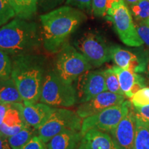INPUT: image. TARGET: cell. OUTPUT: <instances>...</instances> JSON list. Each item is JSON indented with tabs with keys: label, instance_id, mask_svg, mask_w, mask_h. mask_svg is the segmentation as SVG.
Listing matches in <instances>:
<instances>
[{
	"label": "cell",
	"instance_id": "1",
	"mask_svg": "<svg viewBox=\"0 0 149 149\" xmlns=\"http://www.w3.org/2000/svg\"><path fill=\"white\" fill-rule=\"evenodd\" d=\"M86 18L82 10L70 6L42 15L40 22L44 48L48 53H58Z\"/></svg>",
	"mask_w": 149,
	"mask_h": 149
},
{
	"label": "cell",
	"instance_id": "2",
	"mask_svg": "<svg viewBox=\"0 0 149 149\" xmlns=\"http://www.w3.org/2000/svg\"><path fill=\"white\" fill-rule=\"evenodd\" d=\"M11 77L16 84L24 102L40 101L46 72V59L34 53L11 57Z\"/></svg>",
	"mask_w": 149,
	"mask_h": 149
},
{
	"label": "cell",
	"instance_id": "3",
	"mask_svg": "<svg viewBox=\"0 0 149 149\" xmlns=\"http://www.w3.org/2000/svg\"><path fill=\"white\" fill-rule=\"evenodd\" d=\"M43 44L36 22L17 17L0 28V49L11 57L33 53Z\"/></svg>",
	"mask_w": 149,
	"mask_h": 149
},
{
	"label": "cell",
	"instance_id": "4",
	"mask_svg": "<svg viewBox=\"0 0 149 149\" xmlns=\"http://www.w3.org/2000/svg\"><path fill=\"white\" fill-rule=\"evenodd\" d=\"M40 101L53 108H70L77 103L73 84L63 81L54 70L46 72Z\"/></svg>",
	"mask_w": 149,
	"mask_h": 149
},
{
	"label": "cell",
	"instance_id": "5",
	"mask_svg": "<svg viewBox=\"0 0 149 149\" xmlns=\"http://www.w3.org/2000/svg\"><path fill=\"white\" fill-rule=\"evenodd\" d=\"M91 68L92 66L84 56L67 42L58 52L53 70L65 82L73 84Z\"/></svg>",
	"mask_w": 149,
	"mask_h": 149
},
{
	"label": "cell",
	"instance_id": "6",
	"mask_svg": "<svg viewBox=\"0 0 149 149\" xmlns=\"http://www.w3.org/2000/svg\"><path fill=\"white\" fill-rule=\"evenodd\" d=\"M106 17L113 23L124 44L132 47H138L144 44L137 33L130 10L124 0L112 6L108 10Z\"/></svg>",
	"mask_w": 149,
	"mask_h": 149
},
{
	"label": "cell",
	"instance_id": "7",
	"mask_svg": "<svg viewBox=\"0 0 149 149\" xmlns=\"http://www.w3.org/2000/svg\"><path fill=\"white\" fill-rule=\"evenodd\" d=\"M82 120L76 112L65 108H54L49 119L36 133L45 144L54 136L66 130L81 131Z\"/></svg>",
	"mask_w": 149,
	"mask_h": 149
},
{
	"label": "cell",
	"instance_id": "8",
	"mask_svg": "<svg viewBox=\"0 0 149 149\" xmlns=\"http://www.w3.org/2000/svg\"><path fill=\"white\" fill-rule=\"evenodd\" d=\"M73 45L92 66H100L111 59L110 46L97 32L88 31L83 33L74 40Z\"/></svg>",
	"mask_w": 149,
	"mask_h": 149
},
{
	"label": "cell",
	"instance_id": "9",
	"mask_svg": "<svg viewBox=\"0 0 149 149\" xmlns=\"http://www.w3.org/2000/svg\"><path fill=\"white\" fill-rule=\"evenodd\" d=\"M131 108V102L124 101L120 105L108 108L95 115L86 117L81 124V134L84 135L88 130L92 129L109 133L118 125Z\"/></svg>",
	"mask_w": 149,
	"mask_h": 149
},
{
	"label": "cell",
	"instance_id": "10",
	"mask_svg": "<svg viewBox=\"0 0 149 149\" xmlns=\"http://www.w3.org/2000/svg\"><path fill=\"white\" fill-rule=\"evenodd\" d=\"M75 81L74 86L79 104L88 102L100 93L107 91L104 70L87 71Z\"/></svg>",
	"mask_w": 149,
	"mask_h": 149
},
{
	"label": "cell",
	"instance_id": "11",
	"mask_svg": "<svg viewBox=\"0 0 149 149\" xmlns=\"http://www.w3.org/2000/svg\"><path fill=\"white\" fill-rule=\"evenodd\" d=\"M135 129L136 117L131 108L118 125L109 133L116 149H133Z\"/></svg>",
	"mask_w": 149,
	"mask_h": 149
},
{
	"label": "cell",
	"instance_id": "12",
	"mask_svg": "<svg viewBox=\"0 0 149 149\" xmlns=\"http://www.w3.org/2000/svg\"><path fill=\"white\" fill-rule=\"evenodd\" d=\"M125 101V96L104 91L89 101L80 104L76 113L81 119L92 116L104 110L120 105Z\"/></svg>",
	"mask_w": 149,
	"mask_h": 149
},
{
	"label": "cell",
	"instance_id": "13",
	"mask_svg": "<svg viewBox=\"0 0 149 149\" xmlns=\"http://www.w3.org/2000/svg\"><path fill=\"white\" fill-rule=\"evenodd\" d=\"M23 103L9 104L4 120L0 125V133L9 137L29 126L24 120Z\"/></svg>",
	"mask_w": 149,
	"mask_h": 149
},
{
	"label": "cell",
	"instance_id": "14",
	"mask_svg": "<svg viewBox=\"0 0 149 149\" xmlns=\"http://www.w3.org/2000/svg\"><path fill=\"white\" fill-rule=\"evenodd\" d=\"M110 55L117 66L123 69L138 73L144 72L146 67V62L136 54L119 46H110Z\"/></svg>",
	"mask_w": 149,
	"mask_h": 149
},
{
	"label": "cell",
	"instance_id": "15",
	"mask_svg": "<svg viewBox=\"0 0 149 149\" xmlns=\"http://www.w3.org/2000/svg\"><path fill=\"white\" fill-rule=\"evenodd\" d=\"M23 115L26 122L38 130L46 122L53 113L54 108L43 102H24Z\"/></svg>",
	"mask_w": 149,
	"mask_h": 149
},
{
	"label": "cell",
	"instance_id": "16",
	"mask_svg": "<svg viewBox=\"0 0 149 149\" xmlns=\"http://www.w3.org/2000/svg\"><path fill=\"white\" fill-rule=\"evenodd\" d=\"M113 68L117 74L120 88L126 97L131 98L135 93L145 87L144 79L139 74L117 66Z\"/></svg>",
	"mask_w": 149,
	"mask_h": 149
},
{
	"label": "cell",
	"instance_id": "17",
	"mask_svg": "<svg viewBox=\"0 0 149 149\" xmlns=\"http://www.w3.org/2000/svg\"><path fill=\"white\" fill-rule=\"evenodd\" d=\"M77 149H116V148L109 133L92 129L83 135Z\"/></svg>",
	"mask_w": 149,
	"mask_h": 149
},
{
	"label": "cell",
	"instance_id": "18",
	"mask_svg": "<svg viewBox=\"0 0 149 149\" xmlns=\"http://www.w3.org/2000/svg\"><path fill=\"white\" fill-rule=\"evenodd\" d=\"M83 135L81 131L66 130L61 132L46 143L47 149H77Z\"/></svg>",
	"mask_w": 149,
	"mask_h": 149
},
{
	"label": "cell",
	"instance_id": "19",
	"mask_svg": "<svg viewBox=\"0 0 149 149\" xmlns=\"http://www.w3.org/2000/svg\"><path fill=\"white\" fill-rule=\"evenodd\" d=\"M23 102V99L12 77L0 81V103L13 104Z\"/></svg>",
	"mask_w": 149,
	"mask_h": 149
},
{
	"label": "cell",
	"instance_id": "20",
	"mask_svg": "<svg viewBox=\"0 0 149 149\" xmlns=\"http://www.w3.org/2000/svg\"><path fill=\"white\" fill-rule=\"evenodd\" d=\"M15 13L17 17L29 20L37 10V0H7Z\"/></svg>",
	"mask_w": 149,
	"mask_h": 149
},
{
	"label": "cell",
	"instance_id": "21",
	"mask_svg": "<svg viewBox=\"0 0 149 149\" xmlns=\"http://www.w3.org/2000/svg\"><path fill=\"white\" fill-rule=\"evenodd\" d=\"M37 130L30 126H26L15 135L7 137L12 149H22L32 137L36 134Z\"/></svg>",
	"mask_w": 149,
	"mask_h": 149
},
{
	"label": "cell",
	"instance_id": "22",
	"mask_svg": "<svg viewBox=\"0 0 149 149\" xmlns=\"http://www.w3.org/2000/svg\"><path fill=\"white\" fill-rule=\"evenodd\" d=\"M133 149H149V126L137 118Z\"/></svg>",
	"mask_w": 149,
	"mask_h": 149
},
{
	"label": "cell",
	"instance_id": "23",
	"mask_svg": "<svg viewBox=\"0 0 149 149\" xmlns=\"http://www.w3.org/2000/svg\"><path fill=\"white\" fill-rule=\"evenodd\" d=\"M130 13L137 22L149 23V1L140 0L130 6Z\"/></svg>",
	"mask_w": 149,
	"mask_h": 149
},
{
	"label": "cell",
	"instance_id": "24",
	"mask_svg": "<svg viewBox=\"0 0 149 149\" xmlns=\"http://www.w3.org/2000/svg\"><path fill=\"white\" fill-rule=\"evenodd\" d=\"M104 73L107 91L115 93V94L124 95V93L122 92V89L120 88L118 77H117V74L115 73L113 68H107V69L104 70Z\"/></svg>",
	"mask_w": 149,
	"mask_h": 149
},
{
	"label": "cell",
	"instance_id": "25",
	"mask_svg": "<svg viewBox=\"0 0 149 149\" xmlns=\"http://www.w3.org/2000/svg\"><path fill=\"white\" fill-rule=\"evenodd\" d=\"M12 72V59L10 55L0 49V81L10 79Z\"/></svg>",
	"mask_w": 149,
	"mask_h": 149
},
{
	"label": "cell",
	"instance_id": "26",
	"mask_svg": "<svg viewBox=\"0 0 149 149\" xmlns=\"http://www.w3.org/2000/svg\"><path fill=\"white\" fill-rule=\"evenodd\" d=\"M16 16L15 13L7 0H0V28Z\"/></svg>",
	"mask_w": 149,
	"mask_h": 149
},
{
	"label": "cell",
	"instance_id": "27",
	"mask_svg": "<svg viewBox=\"0 0 149 149\" xmlns=\"http://www.w3.org/2000/svg\"><path fill=\"white\" fill-rule=\"evenodd\" d=\"M131 104L134 107H142L149 105V88L144 87L133 95Z\"/></svg>",
	"mask_w": 149,
	"mask_h": 149
},
{
	"label": "cell",
	"instance_id": "28",
	"mask_svg": "<svg viewBox=\"0 0 149 149\" xmlns=\"http://www.w3.org/2000/svg\"><path fill=\"white\" fill-rule=\"evenodd\" d=\"M109 0H92V13L95 17L107 16Z\"/></svg>",
	"mask_w": 149,
	"mask_h": 149
},
{
	"label": "cell",
	"instance_id": "29",
	"mask_svg": "<svg viewBox=\"0 0 149 149\" xmlns=\"http://www.w3.org/2000/svg\"><path fill=\"white\" fill-rule=\"evenodd\" d=\"M66 0H37V8L42 12L46 13L53 10L59 5L66 2Z\"/></svg>",
	"mask_w": 149,
	"mask_h": 149
},
{
	"label": "cell",
	"instance_id": "30",
	"mask_svg": "<svg viewBox=\"0 0 149 149\" xmlns=\"http://www.w3.org/2000/svg\"><path fill=\"white\" fill-rule=\"evenodd\" d=\"M134 23L141 41L149 47V23L137 22Z\"/></svg>",
	"mask_w": 149,
	"mask_h": 149
},
{
	"label": "cell",
	"instance_id": "31",
	"mask_svg": "<svg viewBox=\"0 0 149 149\" xmlns=\"http://www.w3.org/2000/svg\"><path fill=\"white\" fill-rule=\"evenodd\" d=\"M66 4L81 10L92 12V0H66Z\"/></svg>",
	"mask_w": 149,
	"mask_h": 149
},
{
	"label": "cell",
	"instance_id": "32",
	"mask_svg": "<svg viewBox=\"0 0 149 149\" xmlns=\"http://www.w3.org/2000/svg\"><path fill=\"white\" fill-rule=\"evenodd\" d=\"M133 110L136 118L149 126V105L142 107H134Z\"/></svg>",
	"mask_w": 149,
	"mask_h": 149
},
{
	"label": "cell",
	"instance_id": "33",
	"mask_svg": "<svg viewBox=\"0 0 149 149\" xmlns=\"http://www.w3.org/2000/svg\"><path fill=\"white\" fill-rule=\"evenodd\" d=\"M22 149H47V148L45 143L39 137L36 133Z\"/></svg>",
	"mask_w": 149,
	"mask_h": 149
},
{
	"label": "cell",
	"instance_id": "34",
	"mask_svg": "<svg viewBox=\"0 0 149 149\" xmlns=\"http://www.w3.org/2000/svg\"><path fill=\"white\" fill-rule=\"evenodd\" d=\"M0 149H12L9 144L8 138L0 133Z\"/></svg>",
	"mask_w": 149,
	"mask_h": 149
},
{
	"label": "cell",
	"instance_id": "35",
	"mask_svg": "<svg viewBox=\"0 0 149 149\" xmlns=\"http://www.w3.org/2000/svg\"><path fill=\"white\" fill-rule=\"evenodd\" d=\"M8 104H9L0 103V125L2 124L3 120H4V117L7 109H8Z\"/></svg>",
	"mask_w": 149,
	"mask_h": 149
},
{
	"label": "cell",
	"instance_id": "36",
	"mask_svg": "<svg viewBox=\"0 0 149 149\" xmlns=\"http://www.w3.org/2000/svg\"><path fill=\"white\" fill-rule=\"evenodd\" d=\"M139 1H140V0H124V2H126L128 5L130 6L135 4V3L138 2Z\"/></svg>",
	"mask_w": 149,
	"mask_h": 149
},
{
	"label": "cell",
	"instance_id": "37",
	"mask_svg": "<svg viewBox=\"0 0 149 149\" xmlns=\"http://www.w3.org/2000/svg\"><path fill=\"white\" fill-rule=\"evenodd\" d=\"M147 70H148V72L149 73V58H148V65H147Z\"/></svg>",
	"mask_w": 149,
	"mask_h": 149
},
{
	"label": "cell",
	"instance_id": "38",
	"mask_svg": "<svg viewBox=\"0 0 149 149\" xmlns=\"http://www.w3.org/2000/svg\"><path fill=\"white\" fill-rule=\"evenodd\" d=\"M148 1H149V0H148Z\"/></svg>",
	"mask_w": 149,
	"mask_h": 149
}]
</instances>
